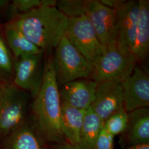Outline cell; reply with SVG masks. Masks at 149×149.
Here are the masks:
<instances>
[{
  "instance_id": "24",
  "label": "cell",
  "mask_w": 149,
  "mask_h": 149,
  "mask_svg": "<svg viewBox=\"0 0 149 149\" xmlns=\"http://www.w3.org/2000/svg\"><path fill=\"white\" fill-rule=\"evenodd\" d=\"M54 149H78L68 143L55 144Z\"/></svg>"
},
{
  "instance_id": "17",
  "label": "cell",
  "mask_w": 149,
  "mask_h": 149,
  "mask_svg": "<svg viewBox=\"0 0 149 149\" xmlns=\"http://www.w3.org/2000/svg\"><path fill=\"white\" fill-rule=\"evenodd\" d=\"M40 136L36 128L24 122L11 133L7 149H44Z\"/></svg>"
},
{
  "instance_id": "13",
  "label": "cell",
  "mask_w": 149,
  "mask_h": 149,
  "mask_svg": "<svg viewBox=\"0 0 149 149\" xmlns=\"http://www.w3.org/2000/svg\"><path fill=\"white\" fill-rule=\"evenodd\" d=\"M127 127L122 134L128 146L149 144V107L129 112Z\"/></svg>"
},
{
  "instance_id": "25",
  "label": "cell",
  "mask_w": 149,
  "mask_h": 149,
  "mask_svg": "<svg viewBox=\"0 0 149 149\" xmlns=\"http://www.w3.org/2000/svg\"><path fill=\"white\" fill-rule=\"evenodd\" d=\"M126 149H149V144H141L129 146Z\"/></svg>"
},
{
  "instance_id": "20",
  "label": "cell",
  "mask_w": 149,
  "mask_h": 149,
  "mask_svg": "<svg viewBox=\"0 0 149 149\" xmlns=\"http://www.w3.org/2000/svg\"><path fill=\"white\" fill-rule=\"evenodd\" d=\"M128 120V112L123 107L107 119L103 123V128L114 137L124 133L127 127Z\"/></svg>"
},
{
  "instance_id": "4",
  "label": "cell",
  "mask_w": 149,
  "mask_h": 149,
  "mask_svg": "<svg viewBox=\"0 0 149 149\" xmlns=\"http://www.w3.org/2000/svg\"><path fill=\"white\" fill-rule=\"evenodd\" d=\"M54 66L58 84L88 78L92 65L64 35L56 47Z\"/></svg>"
},
{
  "instance_id": "9",
  "label": "cell",
  "mask_w": 149,
  "mask_h": 149,
  "mask_svg": "<svg viewBox=\"0 0 149 149\" xmlns=\"http://www.w3.org/2000/svg\"><path fill=\"white\" fill-rule=\"evenodd\" d=\"M43 54L21 56L15 59L12 83L19 88L36 95L43 79Z\"/></svg>"
},
{
  "instance_id": "12",
  "label": "cell",
  "mask_w": 149,
  "mask_h": 149,
  "mask_svg": "<svg viewBox=\"0 0 149 149\" xmlns=\"http://www.w3.org/2000/svg\"><path fill=\"white\" fill-rule=\"evenodd\" d=\"M97 84L92 80H77L66 83L60 92L61 101L70 106L86 110L94 101Z\"/></svg>"
},
{
  "instance_id": "16",
  "label": "cell",
  "mask_w": 149,
  "mask_h": 149,
  "mask_svg": "<svg viewBox=\"0 0 149 149\" xmlns=\"http://www.w3.org/2000/svg\"><path fill=\"white\" fill-rule=\"evenodd\" d=\"M7 45L15 59L21 56L43 54V50L31 42L11 22L3 27Z\"/></svg>"
},
{
  "instance_id": "8",
  "label": "cell",
  "mask_w": 149,
  "mask_h": 149,
  "mask_svg": "<svg viewBox=\"0 0 149 149\" xmlns=\"http://www.w3.org/2000/svg\"><path fill=\"white\" fill-rule=\"evenodd\" d=\"M85 16L104 48L118 45L117 17L114 9L103 5L101 1L89 0Z\"/></svg>"
},
{
  "instance_id": "23",
  "label": "cell",
  "mask_w": 149,
  "mask_h": 149,
  "mask_svg": "<svg viewBox=\"0 0 149 149\" xmlns=\"http://www.w3.org/2000/svg\"><path fill=\"white\" fill-rule=\"evenodd\" d=\"M114 138L102 128L97 139L95 149H114Z\"/></svg>"
},
{
  "instance_id": "5",
  "label": "cell",
  "mask_w": 149,
  "mask_h": 149,
  "mask_svg": "<svg viewBox=\"0 0 149 149\" xmlns=\"http://www.w3.org/2000/svg\"><path fill=\"white\" fill-rule=\"evenodd\" d=\"M27 92L12 82L0 83V134L11 133L25 122Z\"/></svg>"
},
{
  "instance_id": "21",
  "label": "cell",
  "mask_w": 149,
  "mask_h": 149,
  "mask_svg": "<svg viewBox=\"0 0 149 149\" xmlns=\"http://www.w3.org/2000/svg\"><path fill=\"white\" fill-rule=\"evenodd\" d=\"M54 0H14L10 3L13 17L42 6H56Z\"/></svg>"
},
{
  "instance_id": "18",
  "label": "cell",
  "mask_w": 149,
  "mask_h": 149,
  "mask_svg": "<svg viewBox=\"0 0 149 149\" xmlns=\"http://www.w3.org/2000/svg\"><path fill=\"white\" fill-rule=\"evenodd\" d=\"M103 122L90 107L85 111L78 149H95Z\"/></svg>"
},
{
  "instance_id": "11",
  "label": "cell",
  "mask_w": 149,
  "mask_h": 149,
  "mask_svg": "<svg viewBox=\"0 0 149 149\" xmlns=\"http://www.w3.org/2000/svg\"><path fill=\"white\" fill-rule=\"evenodd\" d=\"M123 107L124 98L120 81H109L97 84L91 108L103 122Z\"/></svg>"
},
{
  "instance_id": "3",
  "label": "cell",
  "mask_w": 149,
  "mask_h": 149,
  "mask_svg": "<svg viewBox=\"0 0 149 149\" xmlns=\"http://www.w3.org/2000/svg\"><path fill=\"white\" fill-rule=\"evenodd\" d=\"M137 61L132 54L115 46L105 48L104 52L92 64L89 77L97 84L109 81H119L131 74Z\"/></svg>"
},
{
  "instance_id": "7",
  "label": "cell",
  "mask_w": 149,
  "mask_h": 149,
  "mask_svg": "<svg viewBox=\"0 0 149 149\" xmlns=\"http://www.w3.org/2000/svg\"><path fill=\"white\" fill-rule=\"evenodd\" d=\"M114 9L117 17V44L123 51L132 54L138 18V1L102 0Z\"/></svg>"
},
{
  "instance_id": "10",
  "label": "cell",
  "mask_w": 149,
  "mask_h": 149,
  "mask_svg": "<svg viewBox=\"0 0 149 149\" xmlns=\"http://www.w3.org/2000/svg\"><path fill=\"white\" fill-rule=\"evenodd\" d=\"M120 82L127 112L149 107V77L144 70L135 66L132 73Z\"/></svg>"
},
{
  "instance_id": "6",
  "label": "cell",
  "mask_w": 149,
  "mask_h": 149,
  "mask_svg": "<svg viewBox=\"0 0 149 149\" xmlns=\"http://www.w3.org/2000/svg\"><path fill=\"white\" fill-rule=\"evenodd\" d=\"M65 36L91 65L105 49L84 15L68 18Z\"/></svg>"
},
{
  "instance_id": "22",
  "label": "cell",
  "mask_w": 149,
  "mask_h": 149,
  "mask_svg": "<svg viewBox=\"0 0 149 149\" xmlns=\"http://www.w3.org/2000/svg\"><path fill=\"white\" fill-rule=\"evenodd\" d=\"M89 0H62L57 1L56 7L68 18L85 14Z\"/></svg>"
},
{
  "instance_id": "2",
  "label": "cell",
  "mask_w": 149,
  "mask_h": 149,
  "mask_svg": "<svg viewBox=\"0 0 149 149\" xmlns=\"http://www.w3.org/2000/svg\"><path fill=\"white\" fill-rule=\"evenodd\" d=\"M10 22L44 52L57 47L65 35L68 17L56 6H42L15 16Z\"/></svg>"
},
{
  "instance_id": "26",
  "label": "cell",
  "mask_w": 149,
  "mask_h": 149,
  "mask_svg": "<svg viewBox=\"0 0 149 149\" xmlns=\"http://www.w3.org/2000/svg\"><path fill=\"white\" fill-rule=\"evenodd\" d=\"M10 3V2L8 0H0V9L5 8L9 5Z\"/></svg>"
},
{
  "instance_id": "19",
  "label": "cell",
  "mask_w": 149,
  "mask_h": 149,
  "mask_svg": "<svg viewBox=\"0 0 149 149\" xmlns=\"http://www.w3.org/2000/svg\"><path fill=\"white\" fill-rule=\"evenodd\" d=\"M15 59L0 33V83L12 82Z\"/></svg>"
},
{
  "instance_id": "15",
  "label": "cell",
  "mask_w": 149,
  "mask_h": 149,
  "mask_svg": "<svg viewBox=\"0 0 149 149\" xmlns=\"http://www.w3.org/2000/svg\"><path fill=\"white\" fill-rule=\"evenodd\" d=\"M85 111L61 101V125L65 138L68 143L77 149Z\"/></svg>"
},
{
  "instance_id": "14",
  "label": "cell",
  "mask_w": 149,
  "mask_h": 149,
  "mask_svg": "<svg viewBox=\"0 0 149 149\" xmlns=\"http://www.w3.org/2000/svg\"><path fill=\"white\" fill-rule=\"evenodd\" d=\"M138 18L132 55L138 61L146 58L149 49V1L139 0Z\"/></svg>"
},
{
  "instance_id": "1",
  "label": "cell",
  "mask_w": 149,
  "mask_h": 149,
  "mask_svg": "<svg viewBox=\"0 0 149 149\" xmlns=\"http://www.w3.org/2000/svg\"><path fill=\"white\" fill-rule=\"evenodd\" d=\"M33 98L32 115L38 133L55 144L68 143L62 129L59 85L51 58L44 64L42 84Z\"/></svg>"
}]
</instances>
